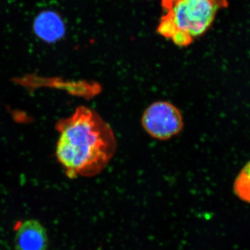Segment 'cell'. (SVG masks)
Masks as SVG:
<instances>
[{
    "label": "cell",
    "mask_w": 250,
    "mask_h": 250,
    "mask_svg": "<svg viewBox=\"0 0 250 250\" xmlns=\"http://www.w3.org/2000/svg\"><path fill=\"white\" fill-rule=\"evenodd\" d=\"M57 157L67 177H93L114 156L117 142L107 123L96 111L80 106L57 125Z\"/></svg>",
    "instance_id": "6da1fadb"
},
{
    "label": "cell",
    "mask_w": 250,
    "mask_h": 250,
    "mask_svg": "<svg viewBox=\"0 0 250 250\" xmlns=\"http://www.w3.org/2000/svg\"><path fill=\"white\" fill-rule=\"evenodd\" d=\"M164 15L158 34L174 45L187 47L211 27L217 14L228 6V0H162Z\"/></svg>",
    "instance_id": "7a4b0ae2"
},
{
    "label": "cell",
    "mask_w": 250,
    "mask_h": 250,
    "mask_svg": "<svg viewBox=\"0 0 250 250\" xmlns=\"http://www.w3.org/2000/svg\"><path fill=\"white\" fill-rule=\"evenodd\" d=\"M141 124L153 139L167 141L183 129V116L172 103L157 101L146 108L141 118Z\"/></svg>",
    "instance_id": "3957f363"
},
{
    "label": "cell",
    "mask_w": 250,
    "mask_h": 250,
    "mask_svg": "<svg viewBox=\"0 0 250 250\" xmlns=\"http://www.w3.org/2000/svg\"><path fill=\"white\" fill-rule=\"evenodd\" d=\"M15 242L17 250H47L48 246L45 229L35 220H27L21 225Z\"/></svg>",
    "instance_id": "277c9868"
},
{
    "label": "cell",
    "mask_w": 250,
    "mask_h": 250,
    "mask_svg": "<svg viewBox=\"0 0 250 250\" xmlns=\"http://www.w3.org/2000/svg\"><path fill=\"white\" fill-rule=\"evenodd\" d=\"M36 35L47 42H54L65 34L62 18L53 11H45L36 18L34 22Z\"/></svg>",
    "instance_id": "5b68a950"
},
{
    "label": "cell",
    "mask_w": 250,
    "mask_h": 250,
    "mask_svg": "<svg viewBox=\"0 0 250 250\" xmlns=\"http://www.w3.org/2000/svg\"><path fill=\"white\" fill-rule=\"evenodd\" d=\"M233 191L243 201L250 203V161L238 174L233 184Z\"/></svg>",
    "instance_id": "8992f818"
}]
</instances>
